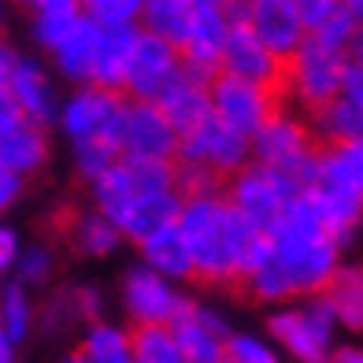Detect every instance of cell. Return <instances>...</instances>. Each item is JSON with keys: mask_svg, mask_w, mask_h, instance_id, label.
I'll return each instance as SVG.
<instances>
[{"mask_svg": "<svg viewBox=\"0 0 363 363\" xmlns=\"http://www.w3.org/2000/svg\"><path fill=\"white\" fill-rule=\"evenodd\" d=\"M23 189H26V178L15 174L8 163H4V156H0V211H8L15 201H19Z\"/></svg>", "mask_w": 363, "mask_h": 363, "instance_id": "cell-40", "label": "cell"}, {"mask_svg": "<svg viewBox=\"0 0 363 363\" xmlns=\"http://www.w3.org/2000/svg\"><path fill=\"white\" fill-rule=\"evenodd\" d=\"M219 74L278 89L286 82V63L252 34V26H234V30H230V41H226V52H223Z\"/></svg>", "mask_w": 363, "mask_h": 363, "instance_id": "cell-17", "label": "cell"}, {"mask_svg": "<svg viewBox=\"0 0 363 363\" xmlns=\"http://www.w3.org/2000/svg\"><path fill=\"white\" fill-rule=\"evenodd\" d=\"M293 4L301 11V23L308 26V34H315L345 8V0H293Z\"/></svg>", "mask_w": 363, "mask_h": 363, "instance_id": "cell-38", "label": "cell"}, {"mask_svg": "<svg viewBox=\"0 0 363 363\" xmlns=\"http://www.w3.org/2000/svg\"><path fill=\"white\" fill-rule=\"evenodd\" d=\"M345 4H349V11L356 15V19H363V0H345Z\"/></svg>", "mask_w": 363, "mask_h": 363, "instance_id": "cell-48", "label": "cell"}, {"mask_svg": "<svg viewBox=\"0 0 363 363\" xmlns=\"http://www.w3.org/2000/svg\"><path fill=\"white\" fill-rule=\"evenodd\" d=\"M0 41H4V4H0Z\"/></svg>", "mask_w": 363, "mask_h": 363, "instance_id": "cell-49", "label": "cell"}, {"mask_svg": "<svg viewBox=\"0 0 363 363\" xmlns=\"http://www.w3.org/2000/svg\"><path fill=\"white\" fill-rule=\"evenodd\" d=\"M15 67H19V52H15L8 41H0V89H11Z\"/></svg>", "mask_w": 363, "mask_h": 363, "instance_id": "cell-43", "label": "cell"}, {"mask_svg": "<svg viewBox=\"0 0 363 363\" xmlns=\"http://www.w3.org/2000/svg\"><path fill=\"white\" fill-rule=\"evenodd\" d=\"M67 238L71 245L82 252V256H93V259H101V256H111L119 245L126 241V234L119 226H115L104 211H96L93 204L86 211H78V216L71 219L67 226Z\"/></svg>", "mask_w": 363, "mask_h": 363, "instance_id": "cell-26", "label": "cell"}, {"mask_svg": "<svg viewBox=\"0 0 363 363\" xmlns=\"http://www.w3.org/2000/svg\"><path fill=\"white\" fill-rule=\"evenodd\" d=\"M138 249H141V263H145V267L160 271L163 278H171V282H178V286L189 282V278H196V274H193L189 249H186V238H182L178 223L156 230V234L145 238Z\"/></svg>", "mask_w": 363, "mask_h": 363, "instance_id": "cell-23", "label": "cell"}, {"mask_svg": "<svg viewBox=\"0 0 363 363\" xmlns=\"http://www.w3.org/2000/svg\"><path fill=\"white\" fill-rule=\"evenodd\" d=\"M178 163H186V167H204L219 178H234L252 163V141L241 138L238 130H230L226 123H219L216 115H211L204 126H196L193 134L182 138Z\"/></svg>", "mask_w": 363, "mask_h": 363, "instance_id": "cell-12", "label": "cell"}, {"mask_svg": "<svg viewBox=\"0 0 363 363\" xmlns=\"http://www.w3.org/2000/svg\"><path fill=\"white\" fill-rule=\"evenodd\" d=\"M96 41H101V30H96L89 19L82 23L74 34L63 41L52 52V67L63 82H71L74 89L93 86V60H96Z\"/></svg>", "mask_w": 363, "mask_h": 363, "instance_id": "cell-25", "label": "cell"}, {"mask_svg": "<svg viewBox=\"0 0 363 363\" xmlns=\"http://www.w3.org/2000/svg\"><path fill=\"white\" fill-rule=\"evenodd\" d=\"M15 349H19V345H15L4 330H0V363H15Z\"/></svg>", "mask_w": 363, "mask_h": 363, "instance_id": "cell-46", "label": "cell"}, {"mask_svg": "<svg viewBox=\"0 0 363 363\" xmlns=\"http://www.w3.org/2000/svg\"><path fill=\"white\" fill-rule=\"evenodd\" d=\"M304 189L296 186V182L282 171H274V167H263V163H249L241 174L230 178V189H226V201L234 204L238 211L249 223H256L263 234L274 226V219L282 216V211L301 196Z\"/></svg>", "mask_w": 363, "mask_h": 363, "instance_id": "cell-9", "label": "cell"}, {"mask_svg": "<svg viewBox=\"0 0 363 363\" xmlns=\"http://www.w3.org/2000/svg\"><path fill=\"white\" fill-rule=\"evenodd\" d=\"M341 96H345V101H349L352 108L363 111V63H349V74H345Z\"/></svg>", "mask_w": 363, "mask_h": 363, "instance_id": "cell-42", "label": "cell"}, {"mask_svg": "<svg viewBox=\"0 0 363 363\" xmlns=\"http://www.w3.org/2000/svg\"><path fill=\"white\" fill-rule=\"evenodd\" d=\"M171 334L182 345V352H186L189 363H226L234 326L226 323V315L219 308L189 296L186 308L178 311V319L171 323Z\"/></svg>", "mask_w": 363, "mask_h": 363, "instance_id": "cell-14", "label": "cell"}, {"mask_svg": "<svg viewBox=\"0 0 363 363\" xmlns=\"http://www.w3.org/2000/svg\"><path fill=\"white\" fill-rule=\"evenodd\" d=\"M311 134L323 138V145H352L363 141V111L352 108L345 96L330 101L311 115Z\"/></svg>", "mask_w": 363, "mask_h": 363, "instance_id": "cell-29", "label": "cell"}, {"mask_svg": "<svg viewBox=\"0 0 363 363\" xmlns=\"http://www.w3.org/2000/svg\"><path fill=\"white\" fill-rule=\"evenodd\" d=\"M93 208L126 234V241H145L156 230L174 226L186 196L178 189V163L156 160H119L89 186Z\"/></svg>", "mask_w": 363, "mask_h": 363, "instance_id": "cell-3", "label": "cell"}, {"mask_svg": "<svg viewBox=\"0 0 363 363\" xmlns=\"http://www.w3.org/2000/svg\"><path fill=\"white\" fill-rule=\"evenodd\" d=\"M63 363H86V359H82V356L74 352V356H67V359H63Z\"/></svg>", "mask_w": 363, "mask_h": 363, "instance_id": "cell-50", "label": "cell"}, {"mask_svg": "<svg viewBox=\"0 0 363 363\" xmlns=\"http://www.w3.org/2000/svg\"><path fill=\"white\" fill-rule=\"evenodd\" d=\"M211 108H216L219 123H226L230 130H238L241 138L252 141L259 134V126L278 111V101H274V89L267 86L219 74L211 82Z\"/></svg>", "mask_w": 363, "mask_h": 363, "instance_id": "cell-13", "label": "cell"}, {"mask_svg": "<svg viewBox=\"0 0 363 363\" xmlns=\"http://www.w3.org/2000/svg\"><path fill=\"white\" fill-rule=\"evenodd\" d=\"M178 230L186 238L193 274L211 286L245 282L271 256V238L245 219L223 193L189 196L182 204Z\"/></svg>", "mask_w": 363, "mask_h": 363, "instance_id": "cell-2", "label": "cell"}, {"mask_svg": "<svg viewBox=\"0 0 363 363\" xmlns=\"http://www.w3.org/2000/svg\"><path fill=\"white\" fill-rule=\"evenodd\" d=\"M189 23H193V0H145V11H141L145 34H156L182 48Z\"/></svg>", "mask_w": 363, "mask_h": 363, "instance_id": "cell-30", "label": "cell"}, {"mask_svg": "<svg viewBox=\"0 0 363 363\" xmlns=\"http://www.w3.org/2000/svg\"><path fill=\"white\" fill-rule=\"evenodd\" d=\"M138 34H141V26L101 30V41H96V60H93V86L96 89L126 93V71H130V60H134Z\"/></svg>", "mask_w": 363, "mask_h": 363, "instance_id": "cell-21", "label": "cell"}, {"mask_svg": "<svg viewBox=\"0 0 363 363\" xmlns=\"http://www.w3.org/2000/svg\"><path fill=\"white\" fill-rule=\"evenodd\" d=\"M0 278H4V271H0Z\"/></svg>", "mask_w": 363, "mask_h": 363, "instance_id": "cell-51", "label": "cell"}, {"mask_svg": "<svg viewBox=\"0 0 363 363\" xmlns=\"http://www.w3.org/2000/svg\"><path fill=\"white\" fill-rule=\"evenodd\" d=\"M230 30H234V23H230L226 0H193V23H189L186 41H182L186 67L204 71V74H219Z\"/></svg>", "mask_w": 363, "mask_h": 363, "instance_id": "cell-16", "label": "cell"}, {"mask_svg": "<svg viewBox=\"0 0 363 363\" xmlns=\"http://www.w3.org/2000/svg\"><path fill=\"white\" fill-rule=\"evenodd\" d=\"M45 330H60V326H67V323H74V315H71V308H67V296H63V289L60 293H52L45 301V308H41V319H38Z\"/></svg>", "mask_w": 363, "mask_h": 363, "instance_id": "cell-39", "label": "cell"}, {"mask_svg": "<svg viewBox=\"0 0 363 363\" xmlns=\"http://www.w3.org/2000/svg\"><path fill=\"white\" fill-rule=\"evenodd\" d=\"M349 63H352L349 52L308 38L301 45V52L286 63V86L293 93V101L304 104L311 115L319 108H326L330 101H337L345 74H349Z\"/></svg>", "mask_w": 363, "mask_h": 363, "instance_id": "cell-8", "label": "cell"}, {"mask_svg": "<svg viewBox=\"0 0 363 363\" xmlns=\"http://www.w3.org/2000/svg\"><path fill=\"white\" fill-rule=\"evenodd\" d=\"M182 134L167 123V115L160 111V104H126L123 119V141L119 152L123 160H156V163H178Z\"/></svg>", "mask_w": 363, "mask_h": 363, "instance_id": "cell-15", "label": "cell"}, {"mask_svg": "<svg viewBox=\"0 0 363 363\" xmlns=\"http://www.w3.org/2000/svg\"><path fill=\"white\" fill-rule=\"evenodd\" d=\"M271 341L282 352H289L296 363H326L330 352L337 349V311L323 296H304V301L282 304L267 315Z\"/></svg>", "mask_w": 363, "mask_h": 363, "instance_id": "cell-5", "label": "cell"}, {"mask_svg": "<svg viewBox=\"0 0 363 363\" xmlns=\"http://www.w3.org/2000/svg\"><path fill=\"white\" fill-rule=\"evenodd\" d=\"M63 296H67V308L74 323H101L104 319V296L96 286H67L63 289Z\"/></svg>", "mask_w": 363, "mask_h": 363, "instance_id": "cell-37", "label": "cell"}, {"mask_svg": "<svg viewBox=\"0 0 363 363\" xmlns=\"http://www.w3.org/2000/svg\"><path fill=\"white\" fill-rule=\"evenodd\" d=\"M15 119H23V111L15 108V101H11V89H0V130L11 126Z\"/></svg>", "mask_w": 363, "mask_h": 363, "instance_id": "cell-44", "label": "cell"}, {"mask_svg": "<svg viewBox=\"0 0 363 363\" xmlns=\"http://www.w3.org/2000/svg\"><path fill=\"white\" fill-rule=\"evenodd\" d=\"M226 359H234V363H278V345L263 334H252V330H234Z\"/></svg>", "mask_w": 363, "mask_h": 363, "instance_id": "cell-35", "label": "cell"}, {"mask_svg": "<svg viewBox=\"0 0 363 363\" xmlns=\"http://www.w3.org/2000/svg\"><path fill=\"white\" fill-rule=\"evenodd\" d=\"M349 56H352V63H363V19H359V30H356V38H352Z\"/></svg>", "mask_w": 363, "mask_h": 363, "instance_id": "cell-47", "label": "cell"}, {"mask_svg": "<svg viewBox=\"0 0 363 363\" xmlns=\"http://www.w3.org/2000/svg\"><path fill=\"white\" fill-rule=\"evenodd\" d=\"M126 96L111 93V89H96V86H82L74 93L63 96V111H60V130L78 145H111L119 148L123 141V119H126Z\"/></svg>", "mask_w": 363, "mask_h": 363, "instance_id": "cell-7", "label": "cell"}, {"mask_svg": "<svg viewBox=\"0 0 363 363\" xmlns=\"http://www.w3.org/2000/svg\"><path fill=\"white\" fill-rule=\"evenodd\" d=\"M82 23H86V15H82L78 0H52V4H45V8L34 11V41L52 56Z\"/></svg>", "mask_w": 363, "mask_h": 363, "instance_id": "cell-28", "label": "cell"}, {"mask_svg": "<svg viewBox=\"0 0 363 363\" xmlns=\"http://www.w3.org/2000/svg\"><path fill=\"white\" fill-rule=\"evenodd\" d=\"M182 71H186L182 48L141 30L138 45H134V60H130V71H126L123 96L126 101H138V104H160L163 93L174 86Z\"/></svg>", "mask_w": 363, "mask_h": 363, "instance_id": "cell-11", "label": "cell"}, {"mask_svg": "<svg viewBox=\"0 0 363 363\" xmlns=\"http://www.w3.org/2000/svg\"><path fill=\"white\" fill-rule=\"evenodd\" d=\"M78 4H82V15L96 30L141 26V11H145V0H78Z\"/></svg>", "mask_w": 363, "mask_h": 363, "instance_id": "cell-32", "label": "cell"}, {"mask_svg": "<svg viewBox=\"0 0 363 363\" xmlns=\"http://www.w3.org/2000/svg\"><path fill=\"white\" fill-rule=\"evenodd\" d=\"M52 274H56V252L48 249V245H41V241L26 245L19 267H15V282H23L30 289V286H45Z\"/></svg>", "mask_w": 363, "mask_h": 363, "instance_id": "cell-34", "label": "cell"}, {"mask_svg": "<svg viewBox=\"0 0 363 363\" xmlns=\"http://www.w3.org/2000/svg\"><path fill=\"white\" fill-rule=\"evenodd\" d=\"M267 238L271 256L245 278V289L263 304L282 308L304 296H323L345 263L341 245L330 238L308 189L274 219Z\"/></svg>", "mask_w": 363, "mask_h": 363, "instance_id": "cell-1", "label": "cell"}, {"mask_svg": "<svg viewBox=\"0 0 363 363\" xmlns=\"http://www.w3.org/2000/svg\"><path fill=\"white\" fill-rule=\"evenodd\" d=\"M226 363H234V359H226Z\"/></svg>", "mask_w": 363, "mask_h": 363, "instance_id": "cell-52", "label": "cell"}, {"mask_svg": "<svg viewBox=\"0 0 363 363\" xmlns=\"http://www.w3.org/2000/svg\"><path fill=\"white\" fill-rule=\"evenodd\" d=\"M23 249H26V245L19 241V234H15L11 226L0 223V271H15V267H19Z\"/></svg>", "mask_w": 363, "mask_h": 363, "instance_id": "cell-41", "label": "cell"}, {"mask_svg": "<svg viewBox=\"0 0 363 363\" xmlns=\"http://www.w3.org/2000/svg\"><path fill=\"white\" fill-rule=\"evenodd\" d=\"M119 160H123V152H119V148H111V145H78L74 148V171L86 178L89 186L96 178H104Z\"/></svg>", "mask_w": 363, "mask_h": 363, "instance_id": "cell-36", "label": "cell"}, {"mask_svg": "<svg viewBox=\"0 0 363 363\" xmlns=\"http://www.w3.org/2000/svg\"><path fill=\"white\" fill-rule=\"evenodd\" d=\"M326 301L334 304L341 330L363 334V263H341L326 289Z\"/></svg>", "mask_w": 363, "mask_h": 363, "instance_id": "cell-27", "label": "cell"}, {"mask_svg": "<svg viewBox=\"0 0 363 363\" xmlns=\"http://www.w3.org/2000/svg\"><path fill=\"white\" fill-rule=\"evenodd\" d=\"M249 26L282 63H289L308 41V26L301 23V11L293 0H252Z\"/></svg>", "mask_w": 363, "mask_h": 363, "instance_id": "cell-19", "label": "cell"}, {"mask_svg": "<svg viewBox=\"0 0 363 363\" xmlns=\"http://www.w3.org/2000/svg\"><path fill=\"white\" fill-rule=\"evenodd\" d=\"M319 216L341 249H349L363 226V141L323 145L319 174L308 189Z\"/></svg>", "mask_w": 363, "mask_h": 363, "instance_id": "cell-4", "label": "cell"}, {"mask_svg": "<svg viewBox=\"0 0 363 363\" xmlns=\"http://www.w3.org/2000/svg\"><path fill=\"white\" fill-rule=\"evenodd\" d=\"M0 156H4V163L15 171V174H38L45 163H48V134L45 126L30 123L26 115L23 119H15L11 126L0 130Z\"/></svg>", "mask_w": 363, "mask_h": 363, "instance_id": "cell-22", "label": "cell"}, {"mask_svg": "<svg viewBox=\"0 0 363 363\" xmlns=\"http://www.w3.org/2000/svg\"><path fill=\"white\" fill-rule=\"evenodd\" d=\"M11 101L30 123H38L45 130L60 123L63 96L56 86V74L34 56H19V67H15V78H11Z\"/></svg>", "mask_w": 363, "mask_h": 363, "instance_id": "cell-18", "label": "cell"}, {"mask_svg": "<svg viewBox=\"0 0 363 363\" xmlns=\"http://www.w3.org/2000/svg\"><path fill=\"white\" fill-rule=\"evenodd\" d=\"M219 74H204V71H193L186 67L178 74V82L163 93L160 101V111L167 115V123L178 130L182 138L193 134L196 126H204L211 115H216V108H211V82H216Z\"/></svg>", "mask_w": 363, "mask_h": 363, "instance_id": "cell-20", "label": "cell"}, {"mask_svg": "<svg viewBox=\"0 0 363 363\" xmlns=\"http://www.w3.org/2000/svg\"><path fill=\"white\" fill-rule=\"evenodd\" d=\"M134 349L138 363H189L182 345L174 341L171 326H141L134 330Z\"/></svg>", "mask_w": 363, "mask_h": 363, "instance_id": "cell-33", "label": "cell"}, {"mask_svg": "<svg viewBox=\"0 0 363 363\" xmlns=\"http://www.w3.org/2000/svg\"><path fill=\"white\" fill-rule=\"evenodd\" d=\"M78 356L86 363H138V349H134V330H126L123 323H89L82 330V345Z\"/></svg>", "mask_w": 363, "mask_h": 363, "instance_id": "cell-24", "label": "cell"}, {"mask_svg": "<svg viewBox=\"0 0 363 363\" xmlns=\"http://www.w3.org/2000/svg\"><path fill=\"white\" fill-rule=\"evenodd\" d=\"M252 160L263 163V167L289 174L301 189L315 186V174H319L315 134H311L308 123H301L289 111H274L259 126V134L252 138Z\"/></svg>", "mask_w": 363, "mask_h": 363, "instance_id": "cell-6", "label": "cell"}, {"mask_svg": "<svg viewBox=\"0 0 363 363\" xmlns=\"http://www.w3.org/2000/svg\"><path fill=\"white\" fill-rule=\"evenodd\" d=\"M326 363H363V345H337Z\"/></svg>", "mask_w": 363, "mask_h": 363, "instance_id": "cell-45", "label": "cell"}, {"mask_svg": "<svg viewBox=\"0 0 363 363\" xmlns=\"http://www.w3.org/2000/svg\"><path fill=\"white\" fill-rule=\"evenodd\" d=\"M119 296H123V311L138 330L141 326H171L189 301V293H182L178 282L163 278L160 271L145 267V263H138V267H130L123 274Z\"/></svg>", "mask_w": 363, "mask_h": 363, "instance_id": "cell-10", "label": "cell"}, {"mask_svg": "<svg viewBox=\"0 0 363 363\" xmlns=\"http://www.w3.org/2000/svg\"><path fill=\"white\" fill-rule=\"evenodd\" d=\"M38 319H41V308L34 304V296H30V289L23 282H8L0 289V330L15 345L30 337V330L38 326Z\"/></svg>", "mask_w": 363, "mask_h": 363, "instance_id": "cell-31", "label": "cell"}]
</instances>
